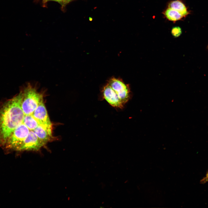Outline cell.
<instances>
[{
    "label": "cell",
    "mask_w": 208,
    "mask_h": 208,
    "mask_svg": "<svg viewBox=\"0 0 208 208\" xmlns=\"http://www.w3.org/2000/svg\"><path fill=\"white\" fill-rule=\"evenodd\" d=\"M32 115L40 125L51 131L52 124L48 116L43 98L41 99Z\"/></svg>",
    "instance_id": "obj_5"
},
{
    "label": "cell",
    "mask_w": 208,
    "mask_h": 208,
    "mask_svg": "<svg viewBox=\"0 0 208 208\" xmlns=\"http://www.w3.org/2000/svg\"><path fill=\"white\" fill-rule=\"evenodd\" d=\"M102 92L104 99L110 105L113 107L121 109L123 107L124 104L108 83L104 87Z\"/></svg>",
    "instance_id": "obj_7"
},
{
    "label": "cell",
    "mask_w": 208,
    "mask_h": 208,
    "mask_svg": "<svg viewBox=\"0 0 208 208\" xmlns=\"http://www.w3.org/2000/svg\"><path fill=\"white\" fill-rule=\"evenodd\" d=\"M168 6V8L179 12L184 17L189 14L186 7L180 0H175L171 1L169 3Z\"/></svg>",
    "instance_id": "obj_9"
},
{
    "label": "cell",
    "mask_w": 208,
    "mask_h": 208,
    "mask_svg": "<svg viewBox=\"0 0 208 208\" xmlns=\"http://www.w3.org/2000/svg\"><path fill=\"white\" fill-rule=\"evenodd\" d=\"M30 83H27L23 91L21 107L25 115L32 114L43 98L42 94Z\"/></svg>",
    "instance_id": "obj_2"
},
{
    "label": "cell",
    "mask_w": 208,
    "mask_h": 208,
    "mask_svg": "<svg viewBox=\"0 0 208 208\" xmlns=\"http://www.w3.org/2000/svg\"><path fill=\"white\" fill-rule=\"evenodd\" d=\"M205 176H208V172H207V173H206V174Z\"/></svg>",
    "instance_id": "obj_15"
},
{
    "label": "cell",
    "mask_w": 208,
    "mask_h": 208,
    "mask_svg": "<svg viewBox=\"0 0 208 208\" xmlns=\"http://www.w3.org/2000/svg\"><path fill=\"white\" fill-rule=\"evenodd\" d=\"M163 14L167 19L174 22L181 20L185 17L179 12L169 8L164 11Z\"/></svg>",
    "instance_id": "obj_10"
},
{
    "label": "cell",
    "mask_w": 208,
    "mask_h": 208,
    "mask_svg": "<svg viewBox=\"0 0 208 208\" xmlns=\"http://www.w3.org/2000/svg\"><path fill=\"white\" fill-rule=\"evenodd\" d=\"M22 91L9 100L0 109V143L4 145L15 129L23 122Z\"/></svg>",
    "instance_id": "obj_1"
},
{
    "label": "cell",
    "mask_w": 208,
    "mask_h": 208,
    "mask_svg": "<svg viewBox=\"0 0 208 208\" xmlns=\"http://www.w3.org/2000/svg\"><path fill=\"white\" fill-rule=\"evenodd\" d=\"M108 83L124 105L128 102L130 95V89L128 85L125 84L120 79L115 78L111 79Z\"/></svg>",
    "instance_id": "obj_4"
},
{
    "label": "cell",
    "mask_w": 208,
    "mask_h": 208,
    "mask_svg": "<svg viewBox=\"0 0 208 208\" xmlns=\"http://www.w3.org/2000/svg\"><path fill=\"white\" fill-rule=\"evenodd\" d=\"M49 1H53L60 3L62 6L63 4V0H43L42 3L44 5Z\"/></svg>",
    "instance_id": "obj_13"
},
{
    "label": "cell",
    "mask_w": 208,
    "mask_h": 208,
    "mask_svg": "<svg viewBox=\"0 0 208 208\" xmlns=\"http://www.w3.org/2000/svg\"><path fill=\"white\" fill-rule=\"evenodd\" d=\"M30 130L23 122L18 125L8 138L5 145L6 147L18 150Z\"/></svg>",
    "instance_id": "obj_3"
},
{
    "label": "cell",
    "mask_w": 208,
    "mask_h": 208,
    "mask_svg": "<svg viewBox=\"0 0 208 208\" xmlns=\"http://www.w3.org/2000/svg\"><path fill=\"white\" fill-rule=\"evenodd\" d=\"M73 0H63L62 6L64 7L65 5Z\"/></svg>",
    "instance_id": "obj_14"
},
{
    "label": "cell",
    "mask_w": 208,
    "mask_h": 208,
    "mask_svg": "<svg viewBox=\"0 0 208 208\" xmlns=\"http://www.w3.org/2000/svg\"><path fill=\"white\" fill-rule=\"evenodd\" d=\"M23 122L30 130L32 131L34 129L40 125L32 114L25 115Z\"/></svg>",
    "instance_id": "obj_11"
},
{
    "label": "cell",
    "mask_w": 208,
    "mask_h": 208,
    "mask_svg": "<svg viewBox=\"0 0 208 208\" xmlns=\"http://www.w3.org/2000/svg\"><path fill=\"white\" fill-rule=\"evenodd\" d=\"M33 131L45 144L50 140L52 136V131L40 125Z\"/></svg>",
    "instance_id": "obj_8"
},
{
    "label": "cell",
    "mask_w": 208,
    "mask_h": 208,
    "mask_svg": "<svg viewBox=\"0 0 208 208\" xmlns=\"http://www.w3.org/2000/svg\"><path fill=\"white\" fill-rule=\"evenodd\" d=\"M171 33L174 37H178L180 36L182 33L181 29L178 26L173 27L171 29Z\"/></svg>",
    "instance_id": "obj_12"
},
{
    "label": "cell",
    "mask_w": 208,
    "mask_h": 208,
    "mask_svg": "<svg viewBox=\"0 0 208 208\" xmlns=\"http://www.w3.org/2000/svg\"><path fill=\"white\" fill-rule=\"evenodd\" d=\"M45 144L39 139L34 132L30 130L18 151H38Z\"/></svg>",
    "instance_id": "obj_6"
}]
</instances>
